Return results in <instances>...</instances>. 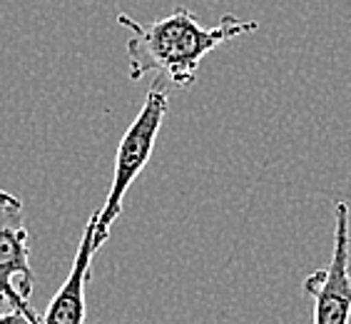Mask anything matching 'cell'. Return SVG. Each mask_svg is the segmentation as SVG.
Wrapping results in <instances>:
<instances>
[{
	"label": "cell",
	"instance_id": "obj_1",
	"mask_svg": "<svg viewBox=\"0 0 351 324\" xmlns=\"http://www.w3.org/2000/svg\"><path fill=\"white\" fill-rule=\"evenodd\" d=\"M117 23L132 33L128 40L130 80L137 82L147 73H157L175 90H187L195 82L197 70L212 50L259 27L257 21H242L230 13L217 25L204 27L184 5L149 25L128 13H117Z\"/></svg>",
	"mask_w": 351,
	"mask_h": 324
},
{
	"label": "cell",
	"instance_id": "obj_2",
	"mask_svg": "<svg viewBox=\"0 0 351 324\" xmlns=\"http://www.w3.org/2000/svg\"><path fill=\"white\" fill-rule=\"evenodd\" d=\"M169 110V82L157 78L152 82V88L147 90V97L142 102L140 113L128 128V132L122 135L120 145H117L115 155V172H112V183H110V192L105 197V205L97 212V227H95V247L100 250L102 244L110 240V230L115 220L122 212V202L128 195L130 185L135 183L145 165L152 157L155 142L162 122L167 117Z\"/></svg>",
	"mask_w": 351,
	"mask_h": 324
},
{
	"label": "cell",
	"instance_id": "obj_3",
	"mask_svg": "<svg viewBox=\"0 0 351 324\" xmlns=\"http://www.w3.org/2000/svg\"><path fill=\"white\" fill-rule=\"evenodd\" d=\"M35 275L30 267V235L25 227L23 202L8 189H0V302L23 312L27 319L40 324L33 310Z\"/></svg>",
	"mask_w": 351,
	"mask_h": 324
},
{
	"label": "cell",
	"instance_id": "obj_4",
	"mask_svg": "<svg viewBox=\"0 0 351 324\" xmlns=\"http://www.w3.org/2000/svg\"><path fill=\"white\" fill-rule=\"evenodd\" d=\"M349 205L334 207V250L326 270L311 272L304 292L314 299V324H349L351 319V252Z\"/></svg>",
	"mask_w": 351,
	"mask_h": 324
},
{
	"label": "cell",
	"instance_id": "obj_5",
	"mask_svg": "<svg viewBox=\"0 0 351 324\" xmlns=\"http://www.w3.org/2000/svg\"><path fill=\"white\" fill-rule=\"evenodd\" d=\"M95 227H97V212L85 224L73 270L58 290V294L50 299L45 314L40 317V324H85V310H88L85 307V287H88L90 272H93V257L97 255Z\"/></svg>",
	"mask_w": 351,
	"mask_h": 324
},
{
	"label": "cell",
	"instance_id": "obj_6",
	"mask_svg": "<svg viewBox=\"0 0 351 324\" xmlns=\"http://www.w3.org/2000/svg\"><path fill=\"white\" fill-rule=\"evenodd\" d=\"M0 324H35V322L27 319L23 312L10 310V312H0Z\"/></svg>",
	"mask_w": 351,
	"mask_h": 324
}]
</instances>
